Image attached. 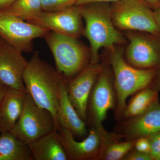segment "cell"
Here are the masks:
<instances>
[{"instance_id": "6da1fadb", "label": "cell", "mask_w": 160, "mask_h": 160, "mask_svg": "<svg viewBox=\"0 0 160 160\" xmlns=\"http://www.w3.org/2000/svg\"><path fill=\"white\" fill-rule=\"evenodd\" d=\"M64 80L56 68L41 58L38 52L28 61L23 73L26 92L38 106L51 113L57 130L60 88Z\"/></svg>"}, {"instance_id": "7a4b0ae2", "label": "cell", "mask_w": 160, "mask_h": 160, "mask_svg": "<svg viewBox=\"0 0 160 160\" xmlns=\"http://www.w3.org/2000/svg\"><path fill=\"white\" fill-rule=\"evenodd\" d=\"M106 3H95L79 6L85 23L83 35L90 44V61L98 63L99 52L103 48L114 49V46L125 42V39L115 26L111 8Z\"/></svg>"}, {"instance_id": "3957f363", "label": "cell", "mask_w": 160, "mask_h": 160, "mask_svg": "<svg viewBox=\"0 0 160 160\" xmlns=\"http://www.w3.org/2000/svg\"><path fill=\"white\" fill-rule=\"evenodd\" d=\"M44 38L54 58L56 69L67 82L89 65L90 51L78 38L49 31Z\"/></svg>"}, {"instance_id": "277c9868", "label": "cell", "mask_w": 160, "mask_h": 160, "mask_svg": "<svg viewBox=\"0 0 160 160\" xmlns=\"http://www.w3.org/2000/svg\"><path fill=\"white\" fill-rule=\"evenodd\" d=\"M110 63L114 75L117 113L118 115H122L128 98L147 88L154 78L155 71L129 65L125 61L121 51L114 49L112 50Z\"/></svg>"}, {"instance_id": "5b68a950", "label": "cell", "mask_w": 160, "mask_h": 160, "mask_svg": "<svg viewBox=\"0 0 160 160\" xmlns=\"http://www.w3.org/2000/svg\"><path fill=\"white\" fill-rule=\"evenodd\" d=\"M57 130L52 115L38 106L26 92L22 111L10 132L28 145Z\"/></svg>"}, {"instance_id": "8992f818", "label": "cell", "mask_w": 160, "mask_h": 160, "mask_svg": "<svg viewBox=\"0 0 160 160\" xmlns=\"http://www.w3.org/2000/svg\"><path fill=\"white\" fill-rule=\"evenodd\" d=\"M111 15L115 26L122 30H134L153 35L160 33L153 11L142 0H120L114 3Z\"/></svg>"}, {"instance_id": "52a82bcc", "label": "cell", "mask_w": 160, "mask_h": 160, "mask_svg": "<svg viewBox=\"0 0 160 160\" xmlns=\"http://www.w3.org/2000/svg\"><path fill=\"white\" fill-rule=\"evenodd\" d=\"M49 31L7 12L0 11V38L22 52L32 51L33 40L44 38Z\"/></svg>"}, {"instance_id": "ba28073f", "label": "cell", "mask_w": 160, "mask_h": 160, "mask_svg": "<svg viewBox=\"0 0 160 160\" xmlns=\"http://www.w3.org/2000/svg\"><path fill=\"white\" fill-rule=\"evenodd\" d=\"M27 22L49 31L78 38L84 31L80 7L76 5L58 11H42Z\"/></svg>"}, {"instance_id": "9c48e42d", "label": "cell", "mask_w": 160, "mask_h": 160, "mask_svg": "<svg viewBox=\"0 0 160 160\" xmlns=\"http://www.w3.org/2000/svg\"><path fill=\"white\" fill-rule=\"evenodd\" d=\"M116 95L109 74L102 69L89 97L87 108L93 127L99 131L104 130L102 123L109 110L116 103Z\"/></svg>"}, {"instance_id": "30bf717a", "label": "cell", "mask_w": 160, "mask_h": 160, "mask_svg": "<svg viewBox=\"0 0 160 160\" xmlns=\"http://www.w3.org/2000/svg\"><path fill=\"white\" fill-rule=\"evenodd\" d=\"M22 53L0 38V84L26 91L23 76L28 61Z\"/></svg>"}, {"instance_id": "8fae6325", "label": "cell", "mask_w": 160, "mask_h": 160, "mask_svg": "<svg viewBox=\"0 0 160 160\" xmlns=\"http://www.w3.org/2000/svg\"><path fill=\"white\" fill-rule=\"evenodd\" d=\"M102 69L98 63H90L78 74L67 82L69 100L80 118L85 122L88 118L89 97Z\"/></svg>"}, {"instance_id": "7c38bea8", "label": "cell", "mask_w": 160, "mask_h": 160, "mask_svg": "<svg viewBox=\"0 0 160 160\" xmlns=\"http://www.w3.org/2000/svg\"><path fill=\"white\" fill-rule=\"evenodd\" d=\"M60 139L66 152L68 160H99L102 136L99 131L92 127L82 141H76L71 132L62 127L57 129Z\"/></svg>"}, {"instance_id": "4fadbf2b", "label": "cell", "mask_w": 160, "mask_h": 160, "mask_svg": "<svg viewBox=\"0 0 160 160\" xmlns=\"http://www.w3.org/2000/svg\"><path fill=\"white\" fill-rule=\"evenodd\" d=\"M126 50L127 61L132 66L139 69H151L158 64L160 58L154 43L138 34H130Z\"/></svg>"}, {"instance_id": "5bb4252c", "label": "cell", "mask_w": 160, "mask_h": 160, "mask_svg": "<svg viewBox=\"0 0 160 160\" xmlns=\"http://www.w3.org/2000/svg\"><path fill=\"white\" fill-rule=\"evenodd\" d=\"M130 119L126 123L123 135L128 140L148 137L160 132V103L158 100L142 113Z\"/></svg>"}, {"instance_id": "9a60e30c", "label": "cell", "mask_w": 160, "mask_h": 160, "mask_svg": "<svg viewBox=\"0 0 160 160\" xmlns=\"http://www.w3.org/2000/svg\"><path fill=\"white\" fill-rule=\"evenodd\" d=\"M57 122L58 128L61 127L68 129L74 136L85 138L88 134L86 122L80 118L69 100L67 81L65 79L60 88Z\"/></svg>"}, {"instance_id": "2e32d148", "label": "cell", "mask_w": 160, "mask_h": 160, "mask_svg": "<svg viewBox=\"0 0 160 160\" xmlns=\"http://www.w3.org/2000/svg\"><path fill=\"white\" fill-rule=\"evenodd\" d=\"M26 91L9 88L0 104V132L10 131L19 118Z\"/></svg>"}, {"instance_id": "e0dca14e", "label": "cell", "mask_w": 160, "mask_h": 160, "mask_svg": "<svg viewBox=\"0 0 160 160\" xmlns=\"http://www.w3.org/2000/svg\"><path fill=\"white\" fill-rule=\"evenodd\" d=\"M33 160H68L57 130L29 145Z\"/></svg>"}, {"instance_id": "ac0fdd59", "label": "cell", "mask_w": 160, "mask_h": 160, "mask_svg": "<svg viewBox=\"0 0 160 160\" xmlns=\"http://www.w3.org/2000/svg\"><path fill=\"white\" fill-rule=\"evenodd\" d=\"M101 134L102 146L99 160H122L134 148L136 140L119 142V139L124 137L123 135L109 133L106 131Z\"/></svg>"}, {"instance_id": "d6986e66", "label": "cell", "mask_w": 160, "mask_h": 160, "mask_svg": "<svg viewBox=\"0 0 160 160\" xmlns=\"http://www.w3.org/2000/svg\"><path fill=\"white\" fill-rule=\"evenodd\" d=\"M1 133L0 160H33L29 145L10 131Z\"/></svg>"}, {"instance_id": "ffe728a7", "label": "cell", "mask_w": 160, "mask_h": 160, "mask_svg": "<svg viewBox=\"0 0 160 160\" xmlns=\"http://www.w3.org/2000/svg\"><path fill=\"white\" fill-rule=\"evenodd\" d=\"M158 98L157 90L147 87L138 92L126 105L123 113L124 117L130 119L139 115L158 101Z\"/></svg>"}, {"instance_id": "44dd1931", "label": "cell", "mask_w": 160, "mask_h": 160, "mask_svg": "<svg viewBox=\"0 0 160 160\" xmlns=\"http://www.w3.org/2000/svg\"><path fill=\"white\" fill-rule=\"evenodd\" d=\"M4 11L27 22L43 11L42 0H15Z\"/></svg>"}, {"instance_id": "7402d4cb", "label": "cell", "mask_w": 160, "mask_h": 160, "mask_svg": "<svg viewBox=\"0 0 160 160\" xmlns=\"http://www.w3.org/2000/svg\"><path fill=\"white\" fill-rule=\"evenodd\" d=\"M78 0H42L43 11H58L75 6Z\"/></svg>"}, {"instance_id": "603a6c76", "label": "cell", "mask_w": 160, "mask_h": 160, "mask_svg": "<svg viewBox=\"0 0 160 160\" xmlns=\"http://www.w3.org/2000/svg\"><path fill=\"white\" fill-rule=\"evenodd\" d=\"M147 138L149 139L151 146L150 155L154 160L160 152V132L152 134Z\"/></svg>"}, {"instance_id": "cb8c5ba5", "label": "cell", "mask_w": 160, "mask_h": 160, "mask_svg": "<svg viewBox=\"0 0 160 160\" xmlns=\"http://www.w3.org/2000/svg\"><path fill=\"white\" fill-rule=\"evenodd\" d=\"M133 149L140 152L150 154L151 146L148 138L141 137L136 139Z\"/></svg>"}, {"instance_id": "d4e9b609", "label": "cell", "mask_w": 160, "mask_h": 160, "mask_svg": "<svg viewBox=\"0 0 160 160\" xmlns=\"http://www.w3.org/2000/svg\"><path fill=\"white\" fill-rule=\"evenodd\" d=\"M125 160H152L150 154L140 152L133 149L124 157Z\"/></svg>"}, {"instance_id": "484cf974", "label": "cell", "mask_w": 160, "mask_h": 160, "mask_svg": "<svg viewBox=\"0 0 160 160\" xmlns=\"http://www.w3.org/2000/svg\"><path fill=\"white\" fill-rule=\"evenodd\" d=\"M120 0H78L75 5L78 6H83L86 4L95 3L116 2Z\"/></svg>"}, {"instance_id": "4316f807", "label": "cell", "mask_w": 160, "mask_h": 160, "mask_svg": "<svg viewBox=\"0 0 160 160\" xmlns=\"http://www.w3.org/2000/svg\"><path fill=\"white\" fill-rule=\"evenodd\" d=\"M15 1V0H0V11L7 9Z\"/></svg>"}, {"instance_id": "83f0119b", "label": "cell", "mask_w": 160, "mask_h": 160, "mask_svg": "<svg viewBox=\"0 0 160 160\" xmlns=\"http://www.w3.org/2000/svg\"><path fill=\"white\" fill-rule=\"evenodd\" d=\"M153 14L160 32V6L155 8Z\"/></svg>"}, {"instance_id": "f1b7e54d", "label": "cell", "mask_w": 160, "mask_h": 160, "mask_svg": "<svg viewBox=\"0 0 160 160\" xmlns=\"http://www.w3.org/2000/svg\"><path fill=\"white\" fill-rule=\"evenodd\" d=\"M9 88L4 85L0 84V104L9 90Z\"/></svg>"}, {"instance_id": "f546056e", "label": "cell", "mask_w": 160, "mask_h": 160, "mask_svg": "<svg viewBox=\"0 0 160 160\" xmlns=\"http://www.w3.org/2000/svg\"><path fill=\"white\" fill-rule=\"evenodd\" d=\"M147 3L149 6H152L154 8L160 6V3L159 0H142Z\"/></svg>"}, {"instance_id": "4dcf8cb0", "label": "cell", "mask_w": 160, "mask_h": 160, "mask_svg": "<svg viewBox=\"0 0 160 160\" xmlns=\"http://www.w3.org/2000/svg\"><path fill=\"white\" fill-rule=\"evenodd\" d=\"M155 160H160V152L158 153V154L157 156L155 158Z\"/></svg>"}, {"instance_id": "1f68e13d", "label": "cell", "mask_w": 160, "mask_h": 160, "mask_svg": "<svg viewBox=\"0 0 160 160\" xmlns=\"http://www.w3.org/2000/svg\"><path fill=\"white\" fill-rule=\"evenodd\" d=\"M159 89H160V86H159Z\"/></svg>"}, {"instance_id": "d6a6232c", "label": "cell", "mask_w": 160, "mask_h": 160, "mask_svg": "<svg viewBox=\"0 0 160 160\" xmlns=\"http://www.w3.org/2000/svg\"><path fill=\"white\" fill-rule=\"evenodd\" d=\"M159 1L160 3V0H159Z\"/></svg>"}]
</instances>
